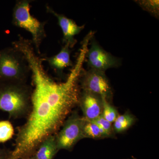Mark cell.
<instances>
[{
    "mask_svg": "<svg viewBox=\"0 0 159 159\" xmlns=\"http://www.w3.org/2000/svg\"><path fill=\"white\" fill-rule=\"evenodd\" d=\"M101 98L102 102V116L104 119L113 124L119 115L118 111L105 97H101Z\"/></svg>",
    "mask_w": 159,
    "mask_h": 159,
    "instance_id": "14",
    "label": "cell"
},
{
    "mask_svg": "<svg viewBox=\"0 0 159 159\" xmlns=\"http://www.w3.org/2000/svg\"><path fill=\"white\" fill-rule=\"evenodd\" d=\"M136 159L135 158H133V159Z\"/></svg>",
    "mask_w": 159,
    "mask_h": 159,
    "instance_id": "20",
    "label": "cell"
},
{
    "mask_svg": "<svg viewBox=\"0 0 159 159\" xmlns=\"http://www.w3.org/2000/svg\"><path fill=\"white\" fill-rule=\"evenodd\" d=\"M136 2L144 10L151 13L157 18L159 17V1L144 0L137 1Z\"/></svg>",
    "mask_w": 159,
    "mask_h": 159,
    "instance_id": "16",
    "label": "cell"
},
{
    "mask_svg": "<svg viewBox=\"0 0 159 159\" xmlns=\"http://www.w3.org/2000/svg\"><path fill=\"white\" fill-rule=\"evenodd\" d=\"M83 134L84 139H102L99 126L93 121H89L85 119L83 127Z\"/></svg>",
    "mask_w": 159,
    "mask_h": 159,
    "instance_id": "13",
    "label": "cell"
},
{
    "mask_svg": "<svg viewBox=\"0 0 159 159\" xmlns=\"http://www.w3.org/2000/svg\"><path fill=\"white\" fill-rule=\"evenodd\" d=\"M14 134V129L9 120L0 121V143H4L11 139Z\"/></svg>",
    "mask_w": 159,
    "mask_h": 159,
    "instance_id": "15",
    "label": "cell"
},
{
    "mask_svg": "<svg viewBox=\"0 0 159 159\" xmlns=\"http://www.w3.org/2000/svg\"><path fill=\"white\" fill-rule=\"evenodd\" d=\"M84 120L77 111H74L69 115L61 126V129L55 135L58 151L61 149L72 150L77 142L84 139L83 127Z\"/></svg>",
    "mask_w": 159,
    "mask_h": 159,
    "instance_id": "5",
    "label": "cell"
},
{
    "mask_svg": "<svg viewBox=\"0 0 159 159\" xmlns=\"http://www.w3.org/2000/svg\"><path fill=\"white\" fill-rule=\"evenodd\" d=\"M31 2L29 0L16 1L12 11V23L31 34V42L36 53L40 55V47L47 36L45 29L46 23L40 21L31 14Z\"/></svg>",
    "mask_w": 159,
    "mask_h": 159,
    "instance_id": "4",
    "label": "cell"
},
{
    "mask_svg": "<svg viewBox=\"0 0 159 159\" xmlns=\"http://www.w3.org/2000/svg\"><path fill=\"white\" fill-rule=\"evenodd\" d=\"M84 116L89 121H94L102 115V102L101 97L82 91L80 95L79 102Z\"/></svg>",
    "mask_w": 159,
    "mask_h": 159,
    "instance_id": "9",
    "label": "cell"
},
{
    "mask_svg": "<svg viewBox=\"0 0 159 159\" xmlns=\"http://www.w3.org/2000/svg\"><path fill=\"white\" fill-rule=\"evenodd\" d=\"M93 121L97 123L100 128L104 131L107 138H112L114 136L115 133L113 128L112 123L104 119L102 115Z\"/></svg>",
    "mask_w": 159,
    "mask_h": 159,
    "instance_id": "17",
    "label": "cell"
},
{
    "mask_svg": "<svg viewBox=\"0 0 159 159\" xmlns=\"http://www.w3.org/2000/svg\"><path fill=\"white\" fill-rule=\"evenodd\" d=\"M67 45H65L59 53L51 57H43L47 61L51 68L60 76H61L64 70L73 66L70 59L71 50Z\"/></svg>",
    "mask_w": 159,
    "mask_h": 159,
    "instance_id": "10",
    "label": "cell"
},
{
    "mask_svg": "<svg viewBox=\"0 0 159 159\" xmlns=\"http://www.w3.org/2000/svg\"><path fill=\"white\" fill-rule=\"evenodd\" d=\"M30 68L23 54L14 47L0 50V82L26 83Z\"/></svg>",
    "mask_w": 159,
    "mask_h": 159,
    "instance_id": "3",
    "label": "cell"
},
{
    "mask_svg": "<svg viewBox=\"0 0 159 159\" xmlns=\"http://www.w3.org/2000/svg\"><path fill=\"white\" fill-rule=\"evenodd\" d=\"M136 121V118L129 112H125L119 115L113 123V128L115 134L124 132L130 128Z\"/></svg>",
    "mask_w": 159,
    "mask_h": 159,
    "instance_id": "12",
    "label": "cell"
},
{
    "mask_svg": "<svg viewBox=\"0 0 159 159\" xmlns=\"http://www.w3.org/2000/svg\"><path fill=\"white\" fill-rule=\"evenodd\" d=\"M58 152L55 135H53L40 144L34 155L36 159H53Z\"/></svg>",
    "mask_w": 159,
    "mask_h": 159,
    "instance_id": "11",
    "label": "cell"
},
{
    "mask_svg": "<svg viewBox=\"0 0 159 159\" xmlns=\"http://www.w3.org/2000/svg\"><path fill=\"white\" fill-rule=\"evenodd\" d=\"M23 159H36V158H35V155H34L33 156L29 157Z\"/></svg>",
    "mask_w": 159,
    "mask_h": 159,
    "instance_id": "19",
    "label": "cell"
},
{
    "mask_svg": "<svg viewBox=\"0 0 159 159\" xmlns=\"http://www.w3.org/2000/svg\"><path fill=\"white\" fill-rule=\"evenodd\" d=\"M19 51L30 68L33 89L31 108L27 120L17 129L13 150L7 159H23L35 155L45 139L55 135L66 119L78 105L79 81L86 51L80 50L76 62L64 82L54 81L44 68L43 58L31 43H24Z\"/></svg>",
    "mask_w": 159,
    "mask_h": 159,
    "instance_id": "1",
    "label": "cell"
},
{
    "mask_svg": "<svg viewBox=\"0 0 159 159\" xmlns=\"http://www.w3.org/2000/svg\"><path fill=\"white\" fill-rule=\"evenodd\" d=\"M10 151L4 148H0V159H7Z\"/></svg>",
    "mask_w": 159,
    "mask_h": 159,
    "instance_id": "18",
    "label": "cell"
},
{
    "mask_svg": "<svg viewBox=\"0 0 159 159\" xmlns=\"http://www.w3.org/2000/svg\"><path fill=\"white\" fill-rule=\"evenodd\" d=\"M47 11L57 18L58 25L62 30V41L65 45H67L70 48H74L77 43L75 36L79 34L84 28V25L79 26L73 20L59 14L49 6H46Z\"/></svg>",
    "mask_w": 159,
    "mask_h": 159,
    "instance_id": "8",
    "label": "cell"
},
{
    "mask_svg": "<svg viewBox=\"0 0 159 159\" xmlns=\"http://www.w3.org/2000/svg\"><path fill=\"white\" fill-rule=\"evenodd\" d=\"M93 37L91 38L90 48L86 55L90 69L105 72L107 69L119 67L121 65L120 59L105 51Z\"/></svg>",
    "mask_w": 159,
    "mask_h": 159,
    "instance_id": "7",
    "label": "cell"
},
{
    "mask_svg": "<svg viewBox=\"0 0 159 159\" xmlns=\"http://www.w3.org/2000/svg\"><path fill=\"white\" fill-rule=\"evenodd\" d=\"M31 91L26 83L0 82V111L8 113L12 119L28 116Z\"/></svg>",
    "mask_w": 159,
    "mask_h": 159,
    "instance_id": "2",
    "label": "cell"
},
{
    "mask_svg": "<svg viewBox=\"0 0 159 159\" xmlns=\"http://www.w3.org/2000/svg\"><path fill=\"white\" fill-rule=\"evenodd\" d=\"M83 73L80 76L82 91L105 97L109 101L112 90L105 72L89 69Z\"/></svg>",
    "mask_w": 159,
    "mask_h": 159,
    "instance_id": "6",
    "label": "cell"
}]
</instances>
